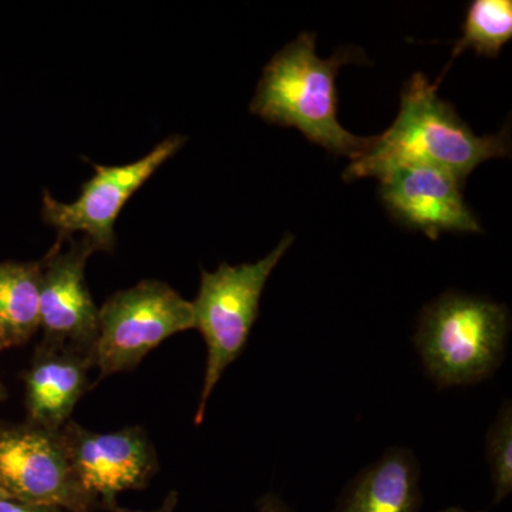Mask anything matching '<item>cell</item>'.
I'll return each mask as SVG.
<instances>
[{"label": "cell", "instance_id": "obj_1", "mask_svg": "<svg viewBox=\"0 0 512 512\" xmlns=\"http://www.w3.org/2000/svg\"><path fill=\"white\" fill-rule=\"evenodd\" d=\"M510 151L508 131L477 136L453 104L437 94V84L416 73L404 84L392 126L373 137L366 153L352 161L343 178H377L390 168L417 164L447 171L464 183L478 165L510 156Z\"/></svg>", "mask_w": 512, "mask_h": 512}, {"label": "cell", "instance_id": "obj_2", "mask_svg": "<svg viewBox=\"0 0 512 512\" xmlns=\"http://www.w3.org/2000/svg\"><path fill=\"white\" fill-rule=\"evenodd\" d=\"M356 53L342 49L330 59H320L315 33H301L266 64L251 113L266 123L296 128L330 154L356 160L373 137L355 136L339 123L336 87L340 67L352 62Z\"/></svg>", "mask_w": 512, "mask_h": 512}, {"label": "cell", "instance_id": "obj_3", "mask_svg": "<svg viewBox=\"0 0 512 512\" xmlns=\"http://www.w3.org/2000/svg\"><path fill=\"white\" fill-rule=\"evenodd\" d=\"M510 330L507 306L446 292L420 312L414 346L427 376L439 389L471 386L497 372Z\"/></svg>", "mask_w": 512, "mask_h": 512}, {"label": "cell", "instance_id": "obj_4", "mask_svg": "<svg viewBox=\"0 0 512 512\" xmlns=\"http://www.w3.org/2000/svg\"><path fill=\"white\" fill-rule=\"evenodd\" d=\"M286 234L278 245L254 264H221L217 271H201L200 291L192 303L195 329L207 345V366L195 424L204 420L208 400L227 367L247 346L258 319L259 303L269 276L293 245Z\"/></svg>", "mask_w": 512, "mask_h": 512}, {"label": "cell", "instance_id": "obj_5", "mask_svg": "<svg viewBox=\"0 0 512 512\" xmlns=\"http://www.w3.org/2000/svg\"><path fill=\"white\" fill-rule=\"evenodd\" d=\"M192 328L191 302L164 282H138L114 293L99 308L94 367L100 379L136 369L164 340Z\"/></svg>", "mask_w": 512, "mask_h": 512}, {"label": "cell", "instance_id": "obj_6", "mask_svg": "<svg viewBox=\"0 0 512 512\" xmlns=\"http://www.w3.org/2000/svg\"><path fill=\"white\" fill-rule=\"evenodd\" d=\"M187 138L174 134L161 141L146 157L124 165L93 164L94 174L83 184L79 198L64 204L43 194L42 217L59 237L89 238L96 251L116 248L114 225L128 200L154 173L183 148Z\"/></svg>", "mask_w": 512, "mask_h": 512}, {"label": "cell", "instance_id": "obj_7", "mask_svg": "<svg viewBox=\"0 0 512 512\" xmlns=\"http://www.w3.org/2000/svg\"><path fill=\"white\" fill-rule=\"evenodd\" d=\"M0 487L15 500L63 511L96 504L74 476L60 433L32 423L0 429Z\"/></svg>", "mask_w": 512, "mask_h": 512}, {"label": "cell", "instance_id": "obj_8", "mask_svg": "<svg viewBox=\"0 0 512 512\" xmlns=\"http://www.w3.org/2000/svg\"><path fill=\"white\" fill-rule=\"evenodd\" d=\"M96 248L86 237H59L40 262V328L43 343L94 357L99 308L86 284V264Z\"/></svg>", "mask_w": 512, "mask_h": 512}, {"label": "cell", "instance_id": "obj_9", "mask_svg": "<svg viewBox=\"0 0 512 512\" xmlns=\"http://www.w3.org/2000/svg\"><path fill=\"white\" fill-rule=\"evenodd\" d=\"M60 437L84 493L116 507L117 494L138 490L158 470L156 450L141 427L94 433L70 420Z\"/></svg>", "mask_w": 512, "mask_h": 512}, {"label": "cell", "instance_id": "obj_10", "mask_svg": "<svg viewBox=\"0 0 512 512\" xmlns=\"http://www.w3.org/2000/svg\"><path fill=\"white\" fill-rule=\"evenodd\" d=\"M383 207L403 227L437 241L440 235L483 232L458 178L439 168L407 164L377 177Z\"/></svg>", "mask_w": 512, "mask_h": 512}, {"label": "cell", "instance_id": "obj_11", "mask_svg": "<svg viewBox=\"0 0 512 512\" xmlns=\"http://www.w3.org/2000/svg\"><path fill=\"white\" fill-rule=\"evenodd\" d=\"M92 367L89 353L42 343L25 373L29 423L59 433L89 389Z\"/></svg>", "mask_w": 512, "mask_h": 512}, {"label": "cell", "instance_id": "obj_12", "mask_svg": "<svg viewBox=\"0 0 512 512\" xmlns=\"http://www.w3.org/2000/svg\"><path fill=\"white\" fill-rule=\"evenodd\" d=\"M421 503L419 461L394 447L350 481L333 512H420Z\"/></svg>", "mask_w": 512, "mask_h": 512}, {"label": "cell", "instance_id": "obj_13", "mask_svg": "<svg viewBox=\"0 0 512 512\" xmlns=\"http://www.w3.org/2000/svg\"><path fill=\"white\" fill-rule=\"evenodd\" d=\"M40 328V262L0 264V352L23 345Z\"/></svg>", "mask_w": 512, "mask_h": 512}, {"label": "cell", "instance_id": "obj_14", "mask_svg": "<svg viewBox=\"0 0 512 512\" xmlns=\"http://www.w3.org/2000/svg\"><path fill=\"white\" fill-rule=\"evenodd\" d=\"M511 39V0H474L468 6L463 36L454 46L451 62L468 49L478 56L497 57Z\"/></svg>", "mask_w": 512, "mask_h": 512}, {"label": "cell", "instance_id": "obj_15", "mask_svg": "<svg viewBox=\"0 0 512 512\" xmlns=\"http://www.w3.org/2000/svg\"><path fill=\"white\" fill-rule=\"evenodd\" d=\"M485 457L493 481V504L503 503L512 493V406L504 402L485 437Z\"/></svg>", "mask_w": 512, "mask_h": 512}, {"label": "cell", "instance_id": "obj_16", "mask_svg": "<svg viewBox=\"0 0 512 512\" xmlns=\"http://www.w3.org/2000/svg\"><path fill=\"white\" fill-rule=\"evenodd\" d=\"M0 512H64L60 508L23 503L12 497L0 498Z\"/></svg>", "mask_w": 512, "mask_h": 512}, {"label": "cell", "instance_id": "obj_17", "mask_svg": "<svg viewBox=\"0 0 512 512\" xmlns=\"http://www.w3.org/2000/svg\"><path fill=\"white\" fill-rule=\"evenodd\" d=\"M258 512H293L291 508L288 507L275 494H266L265 497H262L258 503Z\"/></svg>", "mask_w": 512, "mask_h": 512}, {"label": "cell", "instance_id": "obj_18", "mask_svg": "<svg viewBox=\"0 0 512 512\" xmlns=\"http://www.w3.org/2000/svg\"><path fill=\"white\" fill-rule=\"evenodd\" d=\"M175 505H177V493H170V495L165 498L163 507L158 508L156 511H128L120 510V508H114V512H174Z\"/></svg>", "mask_w": 512, "mask_h": 512}, {"label": "cell", "instance_id": "obj_19", "mask_svg": "<svg viewBox=\"0 0 512 512\" xmlns=\"http://www.w3.org/2000/svg\"><path fill=\"white\" fill-rule=\"evenodd\" d=\"M440 512H483V511H467V510H464V508H460V507H450V508H446V510H441Z\"/></svg>", "mask_w": 512, "mask_h": 512}, {"label": "cell", "instance_id": "obj_20", "mask_svg": "<svg viewBox=\"0 0 512 512\" xmlns=\"http://www.w3.org/2000/svg\"><path fill=\"white\" fill-rule=\"evenodd\" d=\"M6 396H8V393H6L5 386H3V383L0 382V402H3V400L6 399Z\"/></svg>", "mask_w": 512, "mask_h": 512}, {"label": "cell", "instance_id": "obj_21", "mask_svg": "<svg viewBox=\"0 0 512 512\" xmlns=\"http://www.w3.org/2000/svg\"><path fill=\"white\" fill-rule=\"evenodd\" d=\"M10 497L8 493H6L5 490H3L2 487H0V498Z\"/></svg>", "mask_w": 512, "mask_h": 512}]
</instances>
